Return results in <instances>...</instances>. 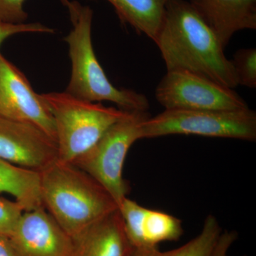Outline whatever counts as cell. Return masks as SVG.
I'll use <instances>...</instances> for the list:
<instances>
[{"label": "cell", "instance_id": "17", "mask_svg": "<svg viewBox=\"0 0 256 256\" xmlns=\"http://www.w3.org/2000/svg\"><path fill=\"white\" fill-rule=\"evenodd\" d=\"M232 60L238 85L256 88V50L242 48L235 52Z\"/></svg>", "mask_w": 256, "mask_h": 256}, {"label": "cell", "instance_id": "12", "mask_svg": "<svg viewBox=\"0 0 256 256\" xmlns=\"http://www.w3.org/2000/svg\"><path fill=\"white\" fill-rule=\"evenodd\" d=\"M226 47L234 34L256 30V0H190Z\"/></svg>", "mask_w": 256, "mask_h": 256}, {"label": "cell", "instance_id": "11", "mask_svg": "<svg viewBox=\"0 0 256 256\" xmlns=\"http://www.w3.org/2000/svg\"><path fill=\"white\" fill-rule=\"evenodd\" d=\"M118 210L131 246L156 247L164 242H175L183 234L182 222L174 216L150 210L128 197Z\"/></svg>", "mask_w": 256, "mask_h": 256}, {"label": "cell", "instance_id": "3", "mask_svg": "<svg viewBox=\"0 0 256 256\" xmlns=\"http://www.w3.org/2000/svg\"><path fill=\"white\" fill-rule=\"evenodd\" d=\"M62 2L68 9L73 26L64 38L68 44L72 64V76L65 92L89 102L109 101L129 112H148L150 104L146 96L114 86L99 63L92 43V10L77 1Z\"/></svg>", "mask_w": 256, "mask_h": 256}, {"label": "cell", "instance_id": "23", "mask_svg": "<svg viewBox=\"0 0 256 256\" xmlns=\"http://www.w3.org/2000/svg\"><path fill=\"white\" fill-rule=\"evenodd\" d=\"M0 256H16L8 237L0 235Z\"/></svg>", "mask_w": 256, "mask_h": 256}, {"label": "cell", "instance_id": "8", "mask_svg": "<svg viewBox=\"0 0 256 256\" xmlns=\"http://www.w3.org/2000/svg\"><path fill=\"white\" fill-rule=\"evenodd\" d=\"M0 116L34 124L56 142L53 116L24 74L0 53Z\"/></svg>", "mask_w": 256, "mask_h": 256}, {"label": "cell", "instance_id": "21", "mask_svg": "<svg viewBox=\"0 0 256 256\" xmlns=\"http://www.w3.org/2000/svg\"><path fill=\"white\" fill-rule=\"evenodd\" d=\"M236 239L237 234L235 232L226 230L222 232L215 248L213 256H230L228 255V250Z\"/></svg>", "mask_w": 256, "mask_h": 256}, {"label": "cell", "instance_id": "16", "mask_svg": "<svg viewBox=\"0 0 256 256\" xmlns=\"http://www.w3.org/2000/svg\"><path fill=\"white\" fill-rule=\"evenodd\" d=\"M222 233L216 218L208 215L197 236L178 248L161 252V256H213Z\"/></svg>", "mask_w": 256, "mask_h": 256}, {"label": "cell", "instance_id": "1", "mask_svg": "<svg viewBox=\"0 0 256 256\" xmlns=\"http://www.w3.org/2000/svg\"><path fill=\"white\" fill-rule=\"evenodd\" d=\"M154 43L166 70L196 74L223 86H238L232 60L214 32L188 1L171 0Z\"/></svg>", "mask_w": 256, "mask_h": 256}, {"label": "cell", "instance_id": "5", "mask_svg": "<svg viewBox=\"0 0 256 256\" xmlns=\"http://www.w3.org/2000/svg\"><path fill=\"white\" fill-rule=\"evenodd\" d=\"M186 134L230 138L254 142L256 114L252 109L237 110H164L140 126V138Z\"/></svg>", "mask_w": 256, "mask_h": 256}, {"label": "cell", "instance_id": "19", "mask_svg": "<svg viewBox=\"0 0 256 256\" xmlns=\"http://www.w3.org/2000/svg\"><path fill=\"white\" fill-rule=\"evenodd\" d=\"M22 33L54 34V30L38 22L8 24L0 22V46L9 37Z\"/></svg>", "mask_w": 256, "mask_h": 256}, {"label": "cell", "instance_id": "10", "mask_svg": "<svg viewBox=\"0 0 256 256\" xmlns=\"http://www.w3.org/2000/svg\"><path fill=\"white\" fill-rule=\"evenodd\" d=\"M9 239L16 256H68L72 246L44 207L24 212Z\"/></svg>", "mask_w": 256, "mask_h": 256}, {"label": "cell", "instance_id": "2", "mask_svg": "<svg viewBox=\"0 0 256 256\" xmlns=\"http://www.w3.org/2000/svg\"><path fill=\"white\" fill-rule=\"evenodd\" d=\"M44 206L70 238L118 208L90 175L56 160L40 172Z\"/></svg>", "mask_w": 256, "mask_h": 256}, {"label": "cell", "instance_id": "13", "mask_svg": "<svg viewBox=\"0 0 256 256\" xmlns=\"http://www.w3.org/2000/svg\"><path fill=\"white\" fill-rule=\"evenodd\" d=\"M131 247L118 208L72 238L68 256H126Z\"/></svg>", "mask_w": 256, "mask_h": 256}, {"label": "cell", "instance_id": "15", "mask_svg": "<svg viewBox=\"0 0 256 256\" xmlns=\"http://www.w3.org/2000/svg\"><path fill=\"white\" fill-rule=\"evenodd\" d=\"M0 193L14 197L24 212L44 206L38 172L15 166L0 160Z\"/></svg>", "mask_w": 256, "mask_h": 256}, {"label": "cell", "instance_id": "7", "mask_svg": "<svg viewBox=\"0 0 256 256\" xmlns=\"http://www.w3.org/2000/svg\"><path fill=\"white\" fill-rule=\"evenodd\" d=\"M156 98L165 110H237L248 108L234 89L184 70L166 72Z\"/></svg>", "mask_w": 256, "mask_h": 256}, {"label": "cell", "instance_id": "9", "mask_svg": "<svg viewBox=\"0 0 256 256\" xmlns=\"http://www.w3.org/2000/svg\"><path fill=\"white\" fill-rule=\"evenodd\" d=\"M57 158L56 142L41 128L0 116V160L40 172Z\"/></svg>", "mask_w": 256, "mask_h": 256}, {"label": "cell", "instance_id": "14", "mask_svg": "<svg viewBox=\"0 0 256 256\" xmlns=\"http://www.w3.org/2000/svg\"><path fill=\"white\" fill-rule=\"evenodd\" d=\"M114 6L122 22L130 25L152 41L161 28L171 0H107Z\"/></svg>", "mask_w": 256, "mask_h": 256}, {"label": "cell", "instance_id": "20", "mask_svg": "<svg viewBox=\"0 0 256 256\" xmlns=\"http://www.w3.org/2000/svg\"><path fill=\"white\" fill-rule=\"evenodd\" d=\"M26 0H0V22L8 24L25 23L28 14L24 8Z\"/></svg>", "mask_w": 256, "mask_h": 256}, {"label": "cell", "instance_id": "6", "mask_svg": "<svg viewBox=\"0 0 256 256\" xmlns=\"http://www.w3.org/2000/svg\"><path fill=\"white\" fill-rule=\"evenodd\" d=\"M150 117L148 112H127L116 122L88 151L72 164L90 175L100 183L118 206L130 191L122 171L124 160L131 146L140 138V126Z\"/></svg>", "mask_w": 256, "mask_h": 256}, {"label": "cell", "instance_id": "22", "mask_svg": "<svg viewBox=\"0 0 256 256\" xmlns=\"http://www.w3.org/2000/svg\"><path fill=\"white\" fill-rule=\"evenodd\" d=\"M126 256H161L158 246L156 247H131Z\"/></svg>", "mask_w": 256, "mask_h": 256}, {"label": "cell", "instance_id": "18", "mask_svg": "<svg viewBox=\"0 0 256 256\" xmlns=\"http://www.w3.org/2000/svg\"><path fill=\"white\" fill-rule=\"evenodd\" d=\"M24 212L23 207L15 200L0 198V235L9 238Z\"/></svg>", "mask_w": 256, "mask_h": 256}, {"label": "cell", "instance_id": "4", "mask_svg": "<svg viewBox=\"0 0 256 256\" xmlns=\"http://www.w3.org/2000/svg\"><path fill=\"white\" fill-rule=\"evenodd\" d=\"M41 96L54 120L57 160L68 164L95 146L106 131L128 112L101 102L82 100L66 92Z\"/></svg>", "mask_w": 256, "mask_h": 256}]
</instances>
